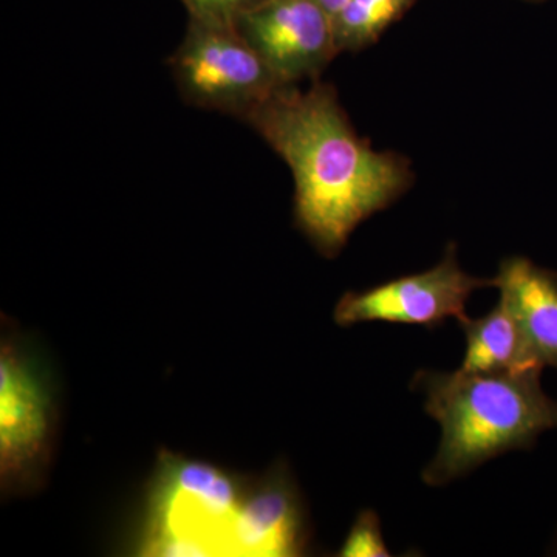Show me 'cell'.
Segmentation results:
<instances>
[{
  "instance_id": "1",
  "label": "cell",
  "mask_w": 557,
  "mask_h": 557,
  "mask_svg": "<svg viewBox=\"0 0 557 557\" xmlns=\"http://www.w3.org/2000/svg\"><path fill=\"white\" fill-rule=\"evenodd\" d=\"M244 121L287 163L296 225L327 258L412 185L408 161L358 137L330 84L278 86Z\"/></svg>"
},
{
  "instance_id": "2",
  "label": "cell",
  "mask_w": 557,
  "mask_h": 557,
  "mask_svg": "<svg viewBox=\"0 0 557 557\" xmlns=\"http://www.w3.org/2000/svg\"><path fill=\"white\" fill-rule=\"evenodd\" d=\"M541 375L418 370L410 387L424 395V410L442 428L423 482L448 485L502 454L533 448L557 429V401L545 394Z\"/></svg>"
},
{
  "instance_id": "3",
  "label": "cell",
  "mask_w": 557,
  "mask_h": 557,
  "mask_svg": "<svg viewBox=\"0 0 557 557\" xmlns=\"http://www.w3.org/2000/svg\"><path fill=\"white\" fill-rule=\"evenodd\" d=\"M249 480L207 461L160 454L146 500L138 555L231 556Z\"/></svg>"
},
{
  "instance_id": "4",
  "label": "cell",
  "mask_w": 557,
  "mask_h": 557,
  "mask_svg": "<svg viewBox=\"0 0 557 557\" xmlns=\"http://www.w3.org/2000/svg\"><path fill=\"white\" fill-rule=\"evenodd\" d=\"M170 67L189 104L240 120L282 86L236 25L189 20Z\"/></svg>"
},
{
  "instance_id": "5",
  "label": "cell",
  "mask_w": 557,
  "mask_h": 557,
  "mask_svg": "<svg viewBox=\"0 0 557 557\" xmlns=\"http://www.w3.org/2000/svg\"><path fill=\"white\" fill-rule=\"evenodd\" d=\"M54 401L44 369L17 341L0 348V482L3 493L42 483L54 434Z\"/></svg>"
},
{
  "instance_id": "6",
  "label": "cell",
  "mask_w": 557,
  "mask_h": 557,
  "mask_svg": "<svg viewBox=\"0 0 557 557\" xmlns=\"http://www.w3.org/2000/svg\"><path fill=\"white\" fill-rule=\"evenodd\" d=\"M486 287H494V277H475L461 270L456 245L450 244L434 269L346 293L333 318L339 327L388 322L435 330L450 318L460 321L467 317L465 309L472 293Z\"/></svg>"
},
{
  "instance_id": "7",
  "label": "cell",
  "mask_w": 557,
  "mask_h": 557,
  "mask_svg": "<svg viewBox=\"0 0 557 557\" xmlns=\"http://www.w3.org/2000/svg\"><path fill=\"white\" fill-rule=\"evenodd\" d=\"M234 25L282 86L318 78L339 54L332 16L319 0H260Z\"/></svg>"
},
{
  "instance_id": "8",
  "label": "cell",
  "mask_w": 557,
  "mask_h": 557,
  "mask_svg": "<svg viewBox=\"0 0 557 557\" xmlns=\"http://www.w3.org/2000/svg\"><path fill=\"white\" fill-rule=\"evenodd\" d=\"M306 505L287 467L249 480L234 527L231 556H302L310 547Z\"/></svg>"
},
{
  "instance_id": "9",
  "label": "cell",
  "mask_w": 557,
  "mask_h": 557,
  "mask_svg": "<svg viewBox=\"0 0 557 557\" xmlns=\"http://www.w3.org/2000/svg\"><path fill=\"white\" fill-rule=\"evenodd\" d=\"M494 288L518 319L531 357L541 369H557V274L530 259H505Z\"/></svg>"
},
{
  "instance_id": "10",
  "label": "cell",
  "mask_w": 557,
  "mask_h": 557,
  "mask_svg": "<svg viewBox=\"0 0 557 557\" xmlns=\"http://www.w3.org/2000/svg\"><path fill=\"white\" fill-rule=\"evenodd\" d=\"M467 339L460 370L471 373H522L539 368L531 357L518 319L504 300L498 299L485 317H465L458 321Z\"/></svg>"
},
{
  "instance_id": "11",
  "label": "cell",
  "mask_w": 557,
  "mask_h": 557,
  "mask_svg": "<svg viewBox=\"0 0 557 557\" xmlns=\"http://www.w3.org/2000/svg\"><path fill=\"white\" fill-rule=\"evenodd\" d=\"M417 0H350L333 20L336 49L359 51L372 46Z\"/></svg>"
},
{
  "instance_id": "12",
  "label": "cell",
  "mask_w": 557,
  "mask_h": 557,
  "mask_svg": "<svg viewBox=\"0 0 557 557\" xmlns=\"http://www.w3.org/2000/svg\"><path fill=\"white\" fill-rule=\"evenodd\" d=\"M391 549L384 542L380 516L373 509H362L348 531L338 556L343 557H388Z\"/></svg>"
},
{
  "instance_id": "13",
  "label": "cell",
  "mask_w": 557,
  "mask_h": 557,
  "mask_svg": "<svg viewBox=\"0 0 557 557\" xmlns=\"http://www.w3.org/2000/svg\"><path fill=\"white\" fill-rule=\"evenodd\" d=\"M189 13V20L203 24L234 25L242 13L255 7L260 0H182Z\"/></svg>"
},
{
  "instance_id": "14",
  "label": "cell",
  "mask_w": 557,
  "mask_h": 557,
  "mask_svg": "<svg viewBox=\"0 0 557 557\" xmlns=\"http://www.w3.org/2000/svg\"><path fill=\"white\" fill-rule=\"evenodd\" d=\"M348 2H350V0H319V3H321L330 16H332V20H335L336 14H338Z\"/></svg>"
}]
</instances>
